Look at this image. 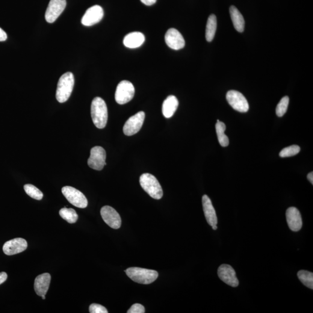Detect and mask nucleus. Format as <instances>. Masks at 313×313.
I'll list each match as a JSON object with an SVG mask.
<instances>
[{"label": "nucleus", "mask_w": 313, "mask_h": 313, "mask_svg": "<svg viewBox=\"0 0 313 313\" xmlns=\"http://www.w3.org/2000/svg\"><path fill=\"white\" fill-rule=\"evenodd\" d=\"M91 117L97 128H104L107 125L108 111L105 100L100 97H94L91 103Z\"/></svg>", "instance_id": "nucleus-1"}, {"label": "nucleus", "mask_w": 313, "mask_h": 313, "mask_svg": "<svg viewBox=\"0 0 313 313\" xmlns=\"http://www.w3.org/2000/svg\"><path fill=\"white\" fill-rule=\"evenodd\" d=\"M125 272L132 281L141 284H150L158 277L157 271L140 267H130Z\"/></svg>", "instance_id": "nucleus-2"}, {"label": "nucleus", "mask_w": 313, "mask_h": 313, "mask_svg": "<svg viewBox=\"0 0 313 313\" xmlns=\"http://www.w3.org/2000/svg\"><path fill=\"white\" fill-rule=\"evenodd\" d=\"M75 78L72 73L67 72L59 79L56 97L60 103L66 102L72 93Z\"/></svg>", "instance_id": "nucleus-3"}, {"label": "nucleus", "mask_w": 313, "mask_h": 313, "mask_svg": "<svg viewBox=\"0 0 313 313\" xmlns=\"http://www.w3.org/2000/svg\"><path fill=\"white\" fill-rule=\"evenodd\" d=\"M140 182L141 187L153 199L159 200L163 196L161 185L154 175L143 173L140 177Z\"/></svg>", "instance_id": "nucleus-4"}, {"label": "nucleus", "mask_w": 313, "mask_h": 313, "mask_svg": "<svg viewBox=\"0 0 313 313\" xmlns=\"http://www.w3.org/2000/svg\"><path fill=\"white\" fill-rule=\"evenodd\" d=\"M135 94V88L131 82L126 80L121 81L117 87L115 99L120 105L125 104L133 99Z\"/></svg>", "instance_id": "nucleus-5"}, {"label": "nucleus", "mask_w": 313, "mask_h": 313, "mask_svg": "<svg viewBox=\"0 0 313 313\" xmlns=\"http://www.w3.org/2000/svg\"><path fill=\"white\" fill-rule=\"evenodd\" d=\"M64 196L70 203L79 208H85L88 206V200L83 193L75 188L64 187L62 188Z\"/></svg>", "instance_id": "nucleus-6"}, {"label": "nucleus", "mask_w": 313, "mask_h": 313, "mask_svg": "<svg viewBox=\"0 0 313 313\" xmlns=\"http://www.w3.org/2000/svg\"><path fill=\"white\" fill-rule=\"evenodd\" d=\"M226 99L229 105L241 113H246L249 110V104L246 97L238 91L231 90L227 92Z\"/></svg>", "instance_id": "nucleus-7"}, {"label": "nucleus", "mask_w": 313, "mask_h": 313, "mask_svg": "<svg viewBox=\"0 0 313 313\" xmlns=\"http://www.w3.org/2000/svg\"><path fill=\"white\" fill-rule=\"evenodd\" d=\"M106 153L103 147H94L91 150V155L88 159V165L92 169L101 171L106 163Z\"/></svg>", "instance_id": "nucleus-8"}, {"label": "nucleus", "mask_w": 313, "mask_h": 313, "mask_svg": "<svg viewBox=\"0 0 313 313\" xmlns=\"http://www.w3.org/2000/svg\"><path fill=\"white\" fill-rule=\"evenodd\" d=\"M145 119V113L143 111L138 113L129 118L123 127V132L126 136L134 135L139 131L142 126Z\"/></svg>", "instance_id": "nucleus-9"}, {"label": "nucleus", "mask_w": 313, "mask_h": 313, "mask_svg": "<svg viewBox=\"0 0 313 313\" xmlns=\"http://www.w3.org/2000/svg\"><path fill=\"white\" fill-rule=\"evenodd\" d=\"M66 6V0H51L46 13L47 22L54 23L63 13Z\"/></svg>", "instance_id": "nucleus-10"}, {"label": "nucleus", "mask_w": 313, "mask_h": 313, "mask_svg": "<svg viewBox=\"0 0 313 313\" xmlns=\"http://www.w3.org/2000/svg\"><path fill=\"white\" fill-rule=\"evenodd\" d=\"M102 219L108 226L114 229L122 226V219L116 210L110 206H105L100 210Z\"/></svg>", "instance_id": "nucleus-11"}, {"label": "nucleus", "mask_w": 313, "mask_h": 313, "mask_svg": "<svg viewBox=\"0 0 313 313\" xmlns=\"http://www.w3.org/2000/svg\"><path fill=\"white\" fill-rule=\"evenodd\" d=\"M104 16V11L99 5H94L88 8L81 19L82 24L85 26H91L96 24Z\"/></svg>", "instance_id": "nucleus-12"}, {"label": "nucleus", "mask_w": 313, "mask_h": 313, "mask_svg": "<svg viewBox=\"0 0 313 313\" xmlns=\"http://www.w3.org/2000/svg\"><path fill=\"white\" fill-rule=\"evenodd\" d=\"M218 274L219 279L226 284L237 287L239 285V282L236 276L235 271L231 266L223 264L218 268Z\"/></svg>", "instance_id": "nucleus-13"}, {"label": "nucleus", "mask_w": 313, "mask_h": 313, "mask_svg": "<svg viewBox=\"0 0 313 313\" xmlns=\"http://www.w3.org/2000/svg\"><path fill=\"white\" fill-rule=\"evenodd\" d=\"M28 243L25 239L16 238L6 242L3 246V252L5 255L11 256L21 253L27 249Z\"/></svg>", "instance_id": "nucleus-14"}, {"label": "nucleus", "mask_w": 313, "mask_h": 313, "mask_svg": "<svg viewBox=\"0 0 313 313\" xmlns=\"http://www.w3.org/2000/svg\"><path fill=\"white\" fill-rule=\"evenodd\" d=\"M165 43L170 48L179 50L184 48L185 41L181 32L176 29L171 28L168 30L165 35Z\"/></svg>", "instance_id": "nucleus-15"}, {"label": "nucleus", "mask_w": 313, "mask_h": 313, "mask_svg": "<svg viewBox=\"0 0 313 313\" xmlns=\"http://www.w3.org/2000/svg\"><path fill=\"white\" fill-rule=\"evenodd\" d=\"M286 221L289 229L293 232H299L302 229L303 223L300 212L297 208H289L286 212Z\"/></svg>", "instance_id": "nucleus-16"}, {"label": "nucleus", "mask_w": 313, "mask_h": 313, "mask_svg": "<svg viewBox=\"0 0 313 313\" xmlns=\"http://www.w3.org/2000/svg\"><path fill=\"white\" fill-rule=\"evenodd\" d=\"M203 212L206 221L209 225H217L218 218L213 205L210 199L206 195H203L202 199Z\"/></svg>", "instance_id": "nucleus-17"}, {"label": "nucleus", "mask_w": 313, "mask_h": 313, "mask_svg": "<svg viewBox=\"0 0 313 313\" xmlns=\"http://www.w3.org/2000/svg\"><path fill=\"white\" fill-rule=\"evenodd\" d=\"M51 277L49 273H43L36 277L34 281V290L38 296L46 295L48 292Z\"/></svg>", "instance_id": "nucleus-18"}, {"label": "nucleus", "mask_w": 313, "mask_h": 313, "mask_svg": "<svg viewBox=\"0 0 313 313\" xmlns=\"http://www.w3.org/2000/svg\"><path fill=\"white\" fill-rule=\"evenodd\" d=\"M145 41V37L141 32H132L124 38L123 43L129 48H137L141 47Z\"/></svg>", "instance_id": "nucleus-19"}, {"label": "nucleus", "mask_w": 313, "mask_h": 313, "mask_svg": "<svg viewBox=\"0 0 313 313\" xmlns=\"http://www.w3.org/2000/svg\"><path fill=\"white\" fill-rule=\"evenodd\" d=\"M178 105L179 102L176 97L173 95L168 96L162 104V111L164 116L167 119L172 117L178 109Z\"/></svg>", "instance_id": "nucleus-20"}, {"label": "nucleus", "mask_w": 313, "mask_h": 313, "mask_svg": "<svg viewBox=\"0 0 313 313\" xmlns=\"http://www.w3.org/2000/svg\"><path fill=\"white\" fill-rule=\"evenodd\" d=\"M230 14L235 30L240 32H243L245 20L240 12L235 6H231L230 8Z\"/></svg>", "instance_id": "nucleus-21"}, {"label": "nucleus", "mask_w": 313, "mask_h": 313, "mask_svg": "<svg viewBox=\"0 0 313 313\" xmlns=\"http://www.w3.org/2000/svg\"><path fill=\"white\" fill-rule=\"evenodd\" d=\"M217 19L215 15H211L208 19L207 23H206L205 37L208 42H211L214 40L215 32L217 31Z\"/></svg>", "instance_id": "nucleus-22"}, {"label": "nucleus", "mask_w": 313, "mask_h": 313, "mask_svg": "<svg viewBox=\"0 0 313 313\" xmlns=\"http://www.w3.org/2000/svg\"><path fill=\"white\" fill-rule=\"evenodd\" d=\"M216 131L218 136V141L220 145L222 147H226L229 145V140L228 137L224 134L226 130V125L222 122L218 120L216 125Z\"/></svg>", "instance_id": "nucleus-23"}, {"label": "nucleus", "mask_w": 313, "mask_h": 313, "mask_svg": "<svg viewBox=\"0 0 313 313\" xmlns=\"http://www.w3.org/2000/svg\"><path fill=\"white\" fill-rule=\"evenodd\" d=\"M60 215L62 218L69 223H75L78 220V215L73 208H62L60 211Z\"/></svg>", "instance_id": "nucleus-24"}, {"label": "nucleus", "mask_w": 313, "mask_h": 313, "mask_svg": "<svg viewBox=\"0 0 313 313\" xmlns=\"http://www.w3.org/2000/svg\"><path fill=\"white\" fill-rule=\"evenodd\" d=\"M298 278L304 285L313 289V273L306 270H300L297 273Z\"/></svg>", "instance_id": "nucleus-25"}, {"label": "nucleus", "mask_w": 313, "mask_h": 313, "mask_svg": "<svg viewBox=\"0 0 313 313\" xmlns=\"http://www.w3.org/2000/svg\"><path fill=\"white\" fill-rule=\"evenodd\" d=\"M24 189L26 194L31 197L32 199L37 200H42L43 193L34 186L31 184L25 185Z\"/></svg>", "instance_id": "nucleus-26"}, {"label": "nucleus", "mask_w": 313, "mask_h": 313, "mask_svg": "<svg viewBox=\"0 0 313 313\" xmlns=\"http://www.w3.org/2000/svg\"><path fill=\"white\" fill-rule=\"evenodd\" d=\"M289 99L287 96L282 97L276 108V114L277 116L282 117L287 111Z\"/></svg>", "instance_id": "nucleus-27"}, {"label": "nucleus", "mask_w": 313, "mask_h": 313, "mask_svg": "<svg viewBox=\"0 0 313 313\" xmlns=\"http://www.w3.org/2000/svg\"><path fill=\"white\" fill-rule=\"evenodd\" d=\"M300 151V148L299 146L292 145L282 149L281 152L280 153V156L282 158L289 157V156L297 155Z\"/></svg>", "instance_id": "nucleus-28"}, {"label": "nucleus", "mask_w": 313, "mask_h": 313, "mask_svg": "<svg viewBox=\"0 0 313 313\" xmlns=\"http://www.w3.org/2000/svg\"><path fill=\"white\" fill-rule=\"evenodd\" d=\"M91 313H108V310L104 306L99 304L93 303L91 305L89 308Z\"/></svg>", "instance_id": "nucleus-29"}, {"label": "nucleus", "mask_w": 313, "mask_h": 313, "mask_svg": "<svg viewBox=\"0 0 313 313\" xmlns=\"http://www.w3.org/2000/svg\"><path fill=\"white\" fill-rule=\"evenodd\" d=\"M128 313H145V309L141 304L136 303L131 306L128 311Z\"/></svg>", "instance_id": "nucleus-30"}, {"label": "nucleus", "mask_w": 313, "mask_h": 313, "mask_svg": "<svg viewBox=\"0 0 313 313\" xmlns=\"http://www.w3.org/2000/svg\"><path fill=\"white\" fill-rule=\"evenodd\" d=\"M7 39V34L6 32L0 28V42L1 41H5Z\"/></svg>", "instance_id": "nucleus-31"}, {"label": "nucleus", "mask_w": 313, "mask_h": 313, "mask_svg": "<svg viewBox=\"0 0 313 313\" xmlns=\"http://www.w3.org/2000/svg\"><path fill=\"white\" fill-rule=\"evenodd\" d=\"M8 275L5 272L0 273V285L4 283L7 280Z\"/></svg>", "instance_id": "nucleus-32"}, {"label": "nucleus", "mask_w": 313, "mask_h": 313, "mask_svg": "<svg viewBox=\"0 0 313 313\" xmlns=\"http://www.w3.org/2000/svg\"><path fill=\"white\" fill-rule=\"evenodd\" d=\"M141 1L144 5H146L147 6H151L155 4V3L156 1V0H141Z\"/></svg>", "instance_id": "nucleus-33"}, {"label": "nucleus", "mask_w": 313, "mask_h": 313, "mask_svg": "<svg viewBox=\"0 0 313 313\" xmlns=\"http://www.w3.org/2000/svg\"><path fill=\"white\" fill-rule=\"evenodd\" d=\"M308 179L311 184H313V172H310L308 175Z\"/></svg>", "instance_id": "nucleus-34"}, {"label": "nucleus", "mask_w": 313, "mask_h": 313, "mask_svg": "<svg viewBox=\"0 0 313 313\" xmlns=\"http://www.w3.org/2000/svg\"><path fill=\"white\" fill-rule=\"evenodd\" d=\"M212 229H213L214 230H216L218 229V227H217V225L212 226Z\"/></svg>", "instance_id": "nucleus-35"}, {"label": "nucleus", "mask_w": 313, "mask_h": 313, "mask_svg": "<svg viewBox=\"0 0 313 313\" xmlns=\"http://www.w3.org/2000/svg\"><path fill=\"white\" fill-rule=\"evenodd\" d=\"M42 297V299L45 300L46 299V297L45 295H43V296L41 297Z\"/></svg>", "instance_id": "nucleus-36"}]
</instances>
